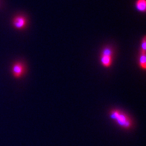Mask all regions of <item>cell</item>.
<instances>
[{
  "mask_svg": "<svg viewBox=\"0 0 146 146\" xmlns=\"http://www.w3.org/2000/svg\"><path fill=\"white\" fill-rule=\"evenodd\" d=\"M26 24V19L23 16H17L14 19V25L17 29H23Z\"/></svg>",
  "mask_w": 146,
  "mask_h": 146,
  "instance_id": "2",
  "label": "cell"
},
{
  "mask_svg": "<svg viewBox=\"0 0 146 146\" xmlns=\"http://www.w3.org/2000/svg\"><path fill=\"white\" fill-rule=\"evenodd\" d=\"M139 65L143 69H145L146 68V56L145 52H142L140 58H139Z\"/></svg>",
  "mask_w": 146,
  "mask_h": 146,
  "instance_id": "6",
  "label": "cell"
},
{
  "mask_svg": "<svg viewBox=\"0 0 146 146\" xmlns=\"http://www.w3.org/2000/svg\"><path fill=\"white\" fill-rule=\"evenodd\" d=\"M142 52H145V50H146V38L145 37H144V38H143V40H142Z\"/></svg>",
  "mask_w": 146,
  "mask_h": 146,
  "instance_id": "8",
  "label": "cell"
},
{
  "mask_svg": "<svg viewBox=\"0 0 146 146\" xmlns=\"http://www.w3.org/2000/svg\"><path fill=\"white\" fill-rule=\"evenodd\" d=\"M24 72V66L21 63H17L13 66V73L15 77H20Z\"/></svg>",
  "mask_w": 146,
  "mask_h": 146,
  "instance_id": "3",
  "label": "cell"
},
{
  "mask_svg": "<svg viewBox=\"0 0 146 146\" xmlns=\"http://www.w3.org/2000/svg\"><path fill=\"white\" fill-rule=\"evenodd\" d=\"M111 117L113 119H115V120H117L118 123L119 125L126 127V128H129L131 126V121L129 119V118L127 117V115H125V114L121 113L118 110L112 112Z\"/></svg>",
  "mask_w": 146,
  "mask_h": 146,
  "instance_id": "1",
  "label": "cell"
},
{
  "mask_svg": "<svg viewBox=\"0 0 146 146\" xmlns=\"http://www.w3.org/2000/svg\"><path fill=\"white\" fill-rule=\"evenodd\" d=\"M136 7L139 11H145L146 1L145 0H137V3H136Z\"/></svg>",
  "mask_w": 146,
  "mask_h": 146,
  "instance_id": "5",
  "label": "cell"
},
{
  "mask_svg": "<svg viewBox=\"0 0 146 146\" xmlns=\"http://www.w3.org/2000/svg\"><path fill=\"white\" fill-rule=\"evenodd\" d=\"M101 61H102V64H103L105 67H109L111 65L112 56L104 55V54H102Z\"/></svg>",
  "mask_w": 146,
  "mask_h": 146,
  "instance_id": "4",
  "label": "cell"
},
{
  "mask_svg": "<svg viewBox=\"0 0 146 146\" xmlns=\"http://www.w3.org/2000/svg\"><path fill=\"white\" fill-rule=\"evenodd\" d=\"M103 54L104 55H109V56H112V50L110 48H105L103 52Z\"/></svg>",
  "mask_w": 146,
  "mask_h": 146,
  "instance_id": "7",
  "label": "cell"
}]
</instances>
